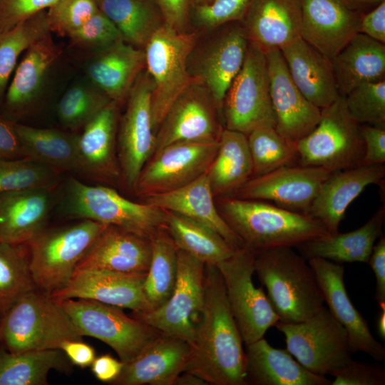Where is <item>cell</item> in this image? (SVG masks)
<instances>
[{
    "label": "cell",
    "mask_w": 385,
    "mask_h": 385,
    "mask_svg": "<svg viewBox=\"0 0 385 385\" xmlns=\"http://www.w3.org/2000/svg\"><path fill=\"white\" fill-rule=\"evenodd\" d=\"M0 340L8 351L56 349L66 340H82L66 312L50 294L33 290L4 314Z\"/></svg>",
    "instance_id": "277c9868"
},
{
    "label": "cell",
    "mask_w": 385,
    "mask_h": 385,
    "mask_svg": "<svg viewBox=\"0 0 385 385\" xmlns=\"http://www.w3.org/2000/svg\"><path fill=\"white\" fill-rule=\"evenodd\" d=\"M242 339L216 265H205L204 300L185 371L211 385H246Z\"/></svg>",
    "instance_id": "6da1fadb"
},
{
    "label": "cell",
    "mask_w": 385,
    "mask_h": 385,
    "mask_svg": "<svg viewBox=\"0 0 385 385\" xmlns=\"http://www.w3.org/2000/svg\"><path fill=\"white\" fill-rule=\"evenodd\" d=\"M60 175V172L27 158L0 161V194L56 188Z\"/></svg>",
    "instance_id": "bcb514c9"
},
{
    "label": "cell",
    "mask_w": 385,
    "mask_h": 385,
    "mask_svg": "<svg viewBox=\"0 0 385 385\" xmlns=\"http://www.w3.org/2000/svg\"><path fill=\"white\" fill-rule=\"evenodd\" d=\"M248 45L243 25H235L218 36L202 57L196 78L209 90L220 110L242 66Z\"/></svg>",
    "instance_id": "d6a6232c"
},
{
    "label": "cell",
    "mask_w": 385,
    "mask_h": 385,
    "mask_svg": "<svg viewBox=\"0 0 385 385\" xmlns=\"http://www.w3.org/2000/svg\"><path fill=\"white\" fill-rule=\"evenodd\" d=\"M331 173L319 167L284 166L252 178L230 197L266 201L308 214L322 183Z\"/></svg>",
    "instance_id": "ac0fdd59"
},
{
    "label": "cell",
    "mask_w": 385,
    "mask_h": 385,
    "mask_svg": "<svg viewBox=\"0 0 385 385\" xmlns=\"http://www.w3.org/2000/svg\"><path fill=\"white\" fill-rule=\"evenodd\" d=\"M255 257L254 251L242 246L216 265L245 345L263 338L268 329L279 322L262 287L253 283Z\"/></svg>",
    "instance_id": "8fae6325"
},
{
    "label": "cell",
    "mask_w": 385,
    "mask_h": 385,
    "mask_svg": "<svg viewBox=\"0 0 385 385\" xmlns=\"http://www.w3.org/2000/svg\"><path fill=\"white\" fill-rule=\"evenodd\" d=\"M216 206L243 246L255 253L274 247H296L330 234L310 215L266 201L220 197Z\"/></svg>",
    "instance_id": "7a4b0ae2"
},
{
    "label": "cell",
    "mask_w": 385,
    "mask_h": 385,
    "mask_svg": "<svg viewBox=\"0 0 385 385\" xmlns=\"http://www.w3.org/2000/svg\"><path fill=\"white\" fill-rule=\"evenodd\" d=\"M360 127L365 148L361 165L384 164L385 128L370 125Z\"/></svg>",
    "instance_id": "db71d44e"
},
{
    "label": "cell",
    "mask_w": 385,
    "mask_h": 385,
    "mask_svg": "<svg viewBox=\"0 0 385 385\" xmlns=\"http://www.w3.org/2000/svg\"><path fill=\"white\" fill-rule=\"evenodd\" d=\"M98 9L120 31L123 40L145 47L154 33L165 23L153 0H96Z\"/></svg>",
    "instance_id": "f35d334b"
},
{
    "label": "cell",
    "mask_w": 385,
    "mask_h": 385,
    "mask_svg": "<svg viewBox=\"0 0 385 385\" xmlns=\"http://www.w3.org/2000/svg\"><path fill=\"white\" fill-rule=\"evenodd\" d=\"M367 263L375 275V299L379 306L385 304V237L383 235L374 245Z\"/></svg>",
    "instance_id": "6f0895ef"
},
{
    "label": "cell",
    "mask_w": 385,
    "mask_h": 385,
    "mask_svg": "<svg viewBox=\"0 0 385 385\" xmlns=\"http://www.w3.org/2000/svg\"><path fill=\"white\" fill-rule=\"evenodd\" d=\"M249 42L265 53L300 37L299 0H252L243 19Z\"/></svg>",
    "instance_id": "4316f807"
},
{
    "label": "cell",
    "mask_w": 385,
    "mask_h": 385,
    "mask_svg": "<svg viewBox=\"0 0 385 385\" xmlns=\"http://www.w3.org/2000/svg\"><path fill=\"white\" fill-rule=\"evenodd\" d=\"M332 385H384L385 370L381 365L351 359L333 375Z\"/></svg>",
    "instance_id": "816d5d0a"
},
{
    "label": "cell",
    "mask_w": 385,
    "mask_h": 385,
    "mask_svg": "<svg viewBox=\"0 0 385 385\" xmlns=\"http://www.w3.org/2000/svg\"><path fill=\"white\" fill-rule=\"evenodd\" d=\"M165 211V227L176 247L205 265H217L235 250L217 232L199 222Z\"/></svg>",
    "instance_id": "74e56055"
},
{
    "label": "cell",
    "mask_w": 385,
    "mask_h": 385,
    "mask_svg": "<svg viewBox=\"0 0 385 385\" xmlns=\"http://www.w3.org/2000/svg\"><path fill=\"white\" fill-rule=\"evenodd\" d=\"M207 176L214 196L220 197L232 196L253 177L247 135L223 129Z\"/></svg>",
    "instance_id": "d590c367"
},
{
    "label": "cell",
    "mask_w": 385,
    "mask_h": 385,
    "mask_svg": "<svg viewBox=\"0 0 385 385\" xmlns=\"http://www.w3.org/2000/svg\"><path fill=\"white\" fill-rule=\"evenodd\" d=\"M124 363L109 354L96 357L91 365L94 376L101 381L113 382L120 374Z\"/></svg>",
    "instance_id": "94428289"
},
{
    "label": "cell",
    "mask_w": 385,
    "mask_h": 385,
    "mask_svg": "<svg viewBox=\"0 0 385 385\" xmlns=\"http://www.w3.org/2000/svg\"><path fill=\"white\" fill-rule=\"evenodd\" d=\"M384 177V164L333 172L322 183L308 214L320 221L330 234L337 233L351 202L366 186L382 184Z\"/></svg>",
    "instance_id": "484cf974"
},
{
    "label": "cell",
    "mask_w": 385,
    "mask_h": 385,
    "mask_svg": "<svg viewBox=\"0 0 385 385\" xmlns=\"http://www.w3.org/2000/svg\"><path fill=\"white\" fill-rule=\"evenodd\" d=\"M360 126L339 96L322 109L317 126L296 143L297 165L331 173L361 165L365 148Z\"/></svg>",
    "instance_id": "ba28073f"
},
{
    "label": "cell",
    "mask_w": 385,
    "mask_h": 385,
    "mask_svg": "<svg viewBox=\"0 0 385 385\" xmlns=\"http://www.w3.org/2000/svg\"><path fill=\"white\" fill-rule=\"evenodd\" d=\"M347 111L359 124L385 128V81L361 84L343 96Z\"/></svg>",
    "instance_id": "7dc6e473"
},
{
    "label": "cell",
    "mask_w": 385,
    "mask_h": 385,
    "mask_svg": "<svg viewBox=\"0 0 385 385\" xmlns=\"http://www.w3.org/2000/svg\"><path fill=\"white\" fill-rule=\"evenodd\" d=\"M218 147L219 140H183L164 146L142 168L134 192L144 198L189 184L207 171Z\"/></svg>",
    "instance_id": "4fadbf2b"
},
{
    "label": "cell",
    "mask_w": 385,
    "mask_h": 385,
    "mask_svg": "<svg viewBox=\"0 0 385 385\" xmlns=\"http://www.w3.org/2000/svg\"><path fill=\"white\" fill-rule=\"evenodd\" d=\"M36 289L26 245L0 242V310L3 316L19 299Z\"/></svg>",
    "instance_id": "7bdbcfd3"
},
{
    "label": "cell",
    "mask_w": 385,
    "mask_h": 385,
    "mask_svg": "<svg viewBox=\"0 0 385 385\" xmlns=\"http://www.w3.org/2000/svg\"><path fill=\"white\" fill-rule=\"evenodd\" d=\"M118 104L110 103L83 128L77 142L76 173L115 185L121 180L117 155Z\"/></svg>",
    "instance_id": "7402d4cb"
},
{
    "label": "cell",
    "mask_w": 385,
    "mask_h": 385,
    "mask_svg": "<svg viewBox=\"0 0 385 385\" xmlns=\"http://www.w3.org/2000/svg\"><path fill=\"white\" fill-rule=\"evenodd\" d=\"M145 67L144 50L121 40L88 56L86 74L91 83L118 105L127 99Z\"/></svg>",
    "instance_id": "f1b7e54d"
},
{
    "label": "cell",
    "mask_w": 385,
    "mask_h": 385,
    "mask_svg": "<svg viewBox=\"0 0 385 385\" xmlns=\"http://www.w3.org/2000/svg\"><path fill=\"white\" fill-rule=\"evenodd\" d=\"M56 302L82 337H92L108 344L124 364L162 334L142 320L128 316L119 307L88 299Z\"/></svg>",
    "instance_id": "9c48e42d"
},
{
    "label": "cell",
    "mask_w": 385,
    "mask_h": 385,
    "mask_svg": "<svg viewBox=\"0 0 385 385\" xmlns=\"http://www.w3.org/2000/svg\"><path fill=\"white\" fill-rule=\"evenodd\" d=\"M153 83L146 71L138 76L127 98L117 131V155L121 180L134 190L139 174L154 152L150 99Z\"/></svg>",
    "instance_id": "9a60e30c"
},
{
    "label": "cell",
    "mask_w": 385,
    "mask_h": 385,
    "mask_svg": "<svg viewBox=\"0 0 385 385\" xmlns=\"http://www.w3.org/2000/svg\"><path fill=\"white\" fill-rule=\"evenodd\" d=\"M146 274L88 270L75 272L62 288L49 294L56 301L88 299L135 313L153 310L143 290Z\"/></svg>",
    "instance_id": "44dd1931"
},
{
    "label": "cell",
    "mask_w": 385,
    "mask_h": 385,
    "mask_svg": "<svg viewBox=\"0 0 385 385\" xmlns=\"http://www.w3.org/2000/svg\"><path fill=\"white\" fill-rule=\"evenodd\" d=\"M164 22L178 31H184L188 19L190 0H155Z\"/></svg>",
    "instance_id": "9f6ffc18"
},
{
    "label": "cell",
    "mask_w": 385,
    "mask_h": 385,
    "mask_svg": "<svg viewBox=\"0 0 385 385\" xmlns=\"http://www.w3.org/2000/svg\"><path fill=\"white\" fill-rule=\"evenodd\" d=\"M98 10L96 0H58L47 9L50 31L68 36Z\"/></svg>",
    "instance_id": "681fc988"
},
{
    "label": "cell",
    "mask_w": 385,
    "mask_h": 385,
    "mask_svg": "<svg viewBox=\"0 0 385 385\" xmlns=\"http://www.w3.org/2000/svg\"><path fill=\"white\" fill-rule=\"evenodd\" d=\"M300 37L332 59L356 34L363 14L340 0H299Z\"/></svg>",
    "instance_id": "603a6c76"
},
{
    "label": "cell",
    "mask_w": 385,
    "mask_h": 385,
    "mask_svg": "<svg viewBox=\"0 0 385 385\" xmlns=\"http://www.w3.org/2000/svg\"><path fill=\"white\" fill-rule=\"evenodd\" d=\"M61 210L71 218L117 226L150 240L165 228L164 210L133 202L111 188L89 185L74 178L68 180Z\"/></svg>",
    "instance_id": "5b68a950"
},
{
    "label": "cell",
    "mask_w": 385,
    "mask_h": 385,
    "mask_svg": "<svg viewBox=\"0 0 385 385\" xmlns=\"http://www.w3.org/2000/svg\"><path fill=\"white\" fill-rule=\"evenodd\" d=\"M265 54L275 128L287 140L296 145L317 126L322 109L309 102L296 86L279 49Z\"/></svg>",
    "instance_id": "ffe728a7"
},
{
    "label": "cell",
    "mask_w": 385,
    "mask_h": 385,
    "mask_svg": "<svg viewBox=\"0 0 385 385\" xmlns=\"http://www.w3.org/2000/svg\"><path fill=\"white\" fill-rule=\"evenodd\" d=\"M58 0H0V34L48 9Z\"/></svg>",
    "instance_id": "f5cc1de1"
},
{
    "label": "cell",
    "mask_w": 385,
    "mask_h": 385,
    "mask_svg": "<svg viewBox=\"0 0 385 385\" xmlns=\"http://www.w3.org/2000/svg\"><path fill=\"white\" fill-rule=\"evenodd\" d=\"M150 258V239L108 225L78 262L75 272L97 270L146 274Z\"/></svg>",
    "instance_id": "d4e9b609"
},
{
    "label": "cell",
    "mask_w": 385,
    "mask_h": 385,
    "mask_svg": "<svg viewBox=\"0 0 385 385\" xmlns=\"http://www.w3.org/2000/svg\"><path fill=\"white\" fill-rule=\"evenodd\" d=\"M107 225L82 220L68 226L44 228L26 243L29 268L36 288L50 294L63 287Z\"/></svg>",
    "instance_id": "8992f818"
},
{
    "label": "cell",
    "mask_w": 385,
    "mask_h": 385,
    "mask_svg": "<svg viewBox=\"0 0 385 385\" xmlns=\"http://www.w3.org/2000/svg\"><path fill=\"white\" fill-rule=\"evenodd\" d=\"M65 359L58 349L18 353L0 350V385L48 384L51 369H66Z\"/></svg>",
    "instance_id": "ab89813d"
},
{
    "label": "cell",
    "mask_w": 385,
    "mask_h": 385,
    "mask_svg": "<svg viewBox=\"0 0 385 385\" xmlns=\"http://www.w3.org/2000/svg\"><path fill=\"white\" fill-rule=\"evenodd\" d=\"M385 220L384 205L358 229L345 232L329 234L307 241L297 247L307 260L320 257L336 263H367L376 240L383 235Z\"/></svg>",
    "instance_id": "836d02e7"
},
{
    "label": "cell",
    "mask_w": 385,
    "mask_h": 385,
    "mask_svg": "<svg viewBox=\"0 0 385 385\" xmlns=\"http://www.w3.org/2000/svg\"><path fill=\"white\" fill-rule=\"evenodd\" d=\"M381 312L377 319V332L381 339H385V304L380 305Z\"/></svg>",
    "instance_id": "e7e4bbea"
},
{
    "label": "cell",
    "mask_w": 385,
    "mask_h": 385,
    "mask_svg": "<svg viewBox=\"0 0 385 385\" xmlns=\"http://www.w3.org/2000/svg\"><path fill=\"white\" fill-rule=\"evenodd\" d=\"M174 385H208V384L194 374L183 371L177 377Z\"/></svg>",
    "instance_id": "be15d7a7"
},
{
    "label": "cell",
    "mask_w": 385,
    "mask_h": 385,
    "mask_svg": "<svg viewBox=\"0 0 385 385\" xmlns=\"http://www.w3.org/2000/svg\"><path fill=\"white\" fill-rule=\"evenodd\" d=\"M254 265L255 273L265 287L279 322H302L324 306L312 269L293 247H274L256 252Z\"/></svg>",
    "instance_id": "3957f363"
},
{
    "label": "cell",
    "mask_w": 385,
    "mask_h": 385,
    "mask_svg": "<svg viewBox=\"0 0 385 385\" xmlns=\"http://www.w3.org/2000/svg\"><path fill=\"white\" fill-rule=\"evenodd\" d=\"M209 1L210 0H195L196 3L199 4L200 5L207 4V3H208Z\"/></svg>",
    "instance_id": "03108f58"
},
{
    "label": "cell",
    "mask_w": 385,
    "mask_h": 385,
    "mask_svg": "<svg viewBox=\"0 0 385 385\" xmlns=\"http://www.w3.org/2000/svg\"><path fill=\"white\" fill-rule=\"evenodd\" d=\"M112 101L88 79L73 84L57 104L61 125L75 132L83 128Z\"/></svg>",
    "instance_id": "ee69618b"
},
{
    "label": "cell",
    "mask_w": 385,
    "mask_h": 385,
    "mask_svg": "<svg viewBox=\"0 0 385 385\" xmlns=\"http://www.w3.org/2000/svg\"><path fill=\"white\" fill-rule=\"evenodd\" d=\"M61 54L51 32L24 52L2 102L5 116L18 122L37 111Z\"/></svg>",
    "instance_id": "2e32d148"
},
{
    "label": "cell",
    "mask_w": 385,
    "mask_h": 385,
    "mask_svg": "<svg viewBox=\"0 0 385 385\" xmlns=\"http://www.w3.org/2000/svg\"><path fill=\"white\" fill-rule=\"evenodd\" d=\"M275 327L288 351L312 373L332 376L352 359L345 329L325 306L305 320Z\"/></svg>",
    "instance_id": "30bf717a"
},
{
    "label": "cell",
    "mask_w": 385,
    "mask_h": 385,
    "mask_svg": "<svg viewBox=\"0 0 385 385\" xmlns=\"http://www.w3.org/2000/svg\"><path fill=\"white\" fill-rule=\"evenodd\" d=\"M307 261L314 273L327 309L347 334L351 352L362 351L376 361H384L385 347L373 336L367 321L349 297L342 264L320 257H313Z\"/></svg>",
    "instance_id": "d6986e66"
},
{
    "label": "cell",
    "mask_w": 385,
    "mask_h": 385,
    "mask_svg": "<svg viewBox=\"0 0 385 385\" xmlns=\"http://www.w3.org/2000/svg\"><path fill=\"white\" fill-rule=\"evenodd\" d=\"M50 31L47 9L41 11L0 34V103H2L21 54Z\"/></svg>",
    "instance_id": "b9f144b4"
},
{
    "label": "cell",
    "mask_w": 385,
    "mask_h": 385,
    "mask_svg": "<svg viewBox=\"0 0 385 385\" xmlns=\"http://www.w3.org/2000/svg\"><path fill=\"white\" fill-rule=\"evenodd\" d=\"M56 188L0 194V242L26 244L41 232L55 202Z\"/></svg>",
    "instance_id": "f546056e"
},
{
    "label": "cell",
    "mask_w": 385,
    "mask_h": 385,
    "mask_svg": "<svg viewBox=\"0 0 385 385\" xmlns=\"http://www.w3.org/2000/svg\"><path fill=\"white\" fill-rule=\"evenodd\" d=\"M71 362L81 368L90 366L96 358L94 349L82 340H66L59 347Z\"/></svg>",
    "instance_id": "91938a15"
},
{
    "label": "cell",
    "mask_w": 385,
    "mask_h": 385,
    "mask_svg": "<svg viewBox=\"0 0 385 385\" xmlns=\"http://www.w3.org/2000/svg\"><path fill=\"white\" fill-rule=\"evenodd\" d=\"M340 96L366 83L384 80L385 43L356 34L332 59Z\"/></svg>",
    "instance_id": "e575fe53"
},
{
    "label": "cell",
    "mask_w": 385,
    "mask_h": 385,
    "mask_svg": "<svg viewBox=\"0 0 385 385\" xmlns=\"http://www.w3.org/2000/svg\"><path fill=\"white\" fill-rule=\"evenodd\" d=\"M279 50L293 82L309 102L323 109L339 98L331 59L301 37Z\"/></svg>",
    "instance_id": "83f0119b"
},
{
    "label": "cell",
    "mask_w": 385,
    "mask_h": 385,
    "mask_svg": "<svg viewBox=\"0 0 385 385\" xmlns=\"http://www.w3.org/2000/svg\"><path fill=\"white\" fill-rule=\"evenodd\" d=\"M247 384L330 385L325 376L310 372L283 349L272 346L264 338L245 345Z\"/></svg>",
    "instance_id": "1f68e13d"
},
{
    "label": "cell",
    "mask_w": 385,
    "mask_h": 385,
    "mask_svg": "<svg viewBox=\"0 0 385 385\" xmlns=\"http://www.w3.org/2000/svg\"><path fill=\"white\" fill-rule=\"evenodd\" d=\"M14 123L0 114V161L26 158Z\"/></svg>",
    "instance_id": "11a10c76"
},
{
    "label": "cell",
    "mask_w": 385,
    "mask_h": 385,
    "mask_svg": "<svg viewBox=\"0 0 385 385\" xmlns=\"http://www.w3.org/2000/svg\"><path fill=\"white\" fill-rule=\"evenodd\" d=\"M247 140L253 177L284 166L297 165L295 145L287 140L274 126H263L252 130L247 135Z\"/></svg>",
    "instance_id": "f6af8a7d"
},
{
    "label": "cell",
    "mask_w": 385,
    "mask_h": 385,
    "mask_svg": "<svg viewBox=\"0 0 385 385\" xmlns=\"http://www.w3.org/2000/svg\"><path fill=\"white\" fill-rule=\"evenodd\" d=\"M177 258V280L169 299L148 312H133V317L191 344L203 304L205 265L178 248Z\"/></svg>",
    "instance_id": "5bb4252c"
},
{
    "label": "cell",
    "mask_w": 385,
    "mask_h": 385,
    "mask_svg": "<svg viewBox=\"0 0 385 385\" xmlns=\"http://www.w3.org/2000/svg\"><path fill=\"white\" fill-rule=\"evenodd\" d=\"M2 318H3V314L0 310V337H1V326Z\"/></svg>",
    "instance_id": "003e7915"
},
{
    "label": "cell",
    "mask_w": 385,
    "mask_h": 385,
    "mask_svg": "<svg viewBox=\"0 0 385 385\" xmlns=\"http://www.w3.org/2000/svg\"><path fill=\"white\" fill-rule=\"evenodd\" d=\"M359 33L385 43V0L362 15Z\"/></svg>",
    "instance_id": "680465c9"
},
{
    "label": "cell",
    "mask_w": 385,
    "mask_h": 385,
    "mask_svg": "<svg viewBox=\"0 0 385 385\" xmlns=\"http://www.w3.org/2000/svg\"><path fill=\"white\" fill-rule=\"evenodd\" d=\"M177 274V247L165 227L151 239V258L143 284L144 293L153 309L169 299Z\"/></svg>",
    "instance_id": "60d3db41"
},
{
    "label": "cell",
    "mask_w": 385,
    "mask_h": 385,
    "mask_svg": "<svg viewBox=\"0 0 385 385\" xmlns=\"http://www.w3.org/2000/svg\"><path fill=\"white\" fill-rule=\"evenodd\" d=\"M207 172L178 189L144 197L145 202L171 211L210 227L237 249L242 242L219 212Z\"/></svg>",
    "instance_id": "4dcf8cb0"
},
{
    "label": "cell",
    "mask_w": 385,
    "mask_h": 385,
    "mask_svg": "<svg viewBox=\"0 0 385 385\" xmlns=\"http://www.w3.org/2000/svg\"><path fill=\"white\" fill-rule=\"evenodd\" d=\"M67 37L71 46L86 54L87 58L123 40L118 28L99 9Z\"/></svg>",
    "instance_id": "c3c4849f"
},
{
    "label": "cell",
    "mask_w": 385,
    "mask_h": 385,
    "mask_svg": "<svg viewBox=\"0 0 385 385\" xmlns=\"http://www.w3.org/2000/svg\"><path fill=\"white\" fill-rule=\"evenodd\" d=\"M190 353L185 340L161 334L133 359L124 364L116 385H174Z\"/></svg>",
    "instance_id": "cb8c5ba5"
},
{
    "label": "cell",
    "mask_w": 385,
    "mask_h": 385,
    "mask_svg": "<svg viewBox=\"0 0 385 385\" xmlns=\"http://www.w3.org/2000/svg\"><path fill=\"white\" fill-rule=\"evenodd\" d=\"M26 157L60 173H76L78 134L14 123Z\"/></svg>",
    "instance_id": "8d00e7d4"
},
{
    "label": "cell",
    "mask_w": 385,
    "mask_h": 385,
    "mask_svg": "<svg viewBox=\"0 0 385 385\" xmlns=\"http://www.w3.org/2000/svg\"><path fill=\"white\" fill-rule=\"evenodd\" d=\"M252 0H213L197 6V20L204 26L215 28L242 21Z\"/></svg>",
    "instance_id": "f907efd6"
},
{
    "label": "cell",
    "mask_w": 385,
    "mask_h": 385,
    "mask_svg": "<svg viewBox=\"0 0 385 385\" xmlns=\"http://www.w3.org/2000/svg\"><path fill=\"white\" fill-rule=\"evenodd\" d=\"M212 96L197 79L177 98L155 135L154 152L183 140H220L222 128Z\"/></svg>",
    "instance_id": "e0dca14e"
},
{
    "label": "cell",
    "mask_w": 385,
    "mask_h": 385,
    "mask_svg": "<svg viewBox=\"0 0 385 385\" xmlns=\"http://www.w3.org/2000/svg\"><path fill=\"white\" fill-rule=\"evenodd\" d=\"M225 128L248 135L263 126L275 127L265 53L249 42L242 66L222 105Z\"/></svg>",
    "instance_id": "7c38bea8"
},
{
    "label": "cell",
    "mask_w": 385,
    "mask_h": 385,
    "mask_svg": "<svg viewBox=\"0 0 385 385\" xmlns=\"http://www.w3.org/2000/svg\"><path fill=\"white\" fill-rule=\"evenodd\" d=\"M350 9L366 14L384 0H340Z\"/></svg>",
    "instance_id": "6125c7cd"
},
{
    "label": "cell",
    "mask_w": 385,
    "mask_h": 385,
    "mask_svg": "<svg viewBox=\"0 0 385 385\" xmlns=\"http://www.w3.org/2000/svg\"><path fill=\"white\" fill-rule=\"evenodd\" d=\"M196 39L195 34L178 31L164 23L144 47L146 71L153 83L150 107L154 131L177 98L197 79L190 75L187 66Z\"/></svg>",
    "instance_id": "52a82bcc"
}]
</instances>
